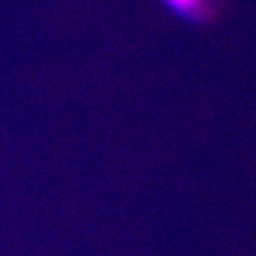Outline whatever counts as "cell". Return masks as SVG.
Masks as SVG:
<instances>
[{"mask_svg":"<svg viewBox=\"0 0 256 256\" xmlns=\"http://www.w3.org/2000/svg\"><path fill=\"white\" fill-rule=\"evenodd\" d=\"M166 4L185 18H203L208 11L206 0H164Z\"/></svg>","mask_w":256,"mask_h":256,"instance_id":"1","label":"cell"}]
</instances>
